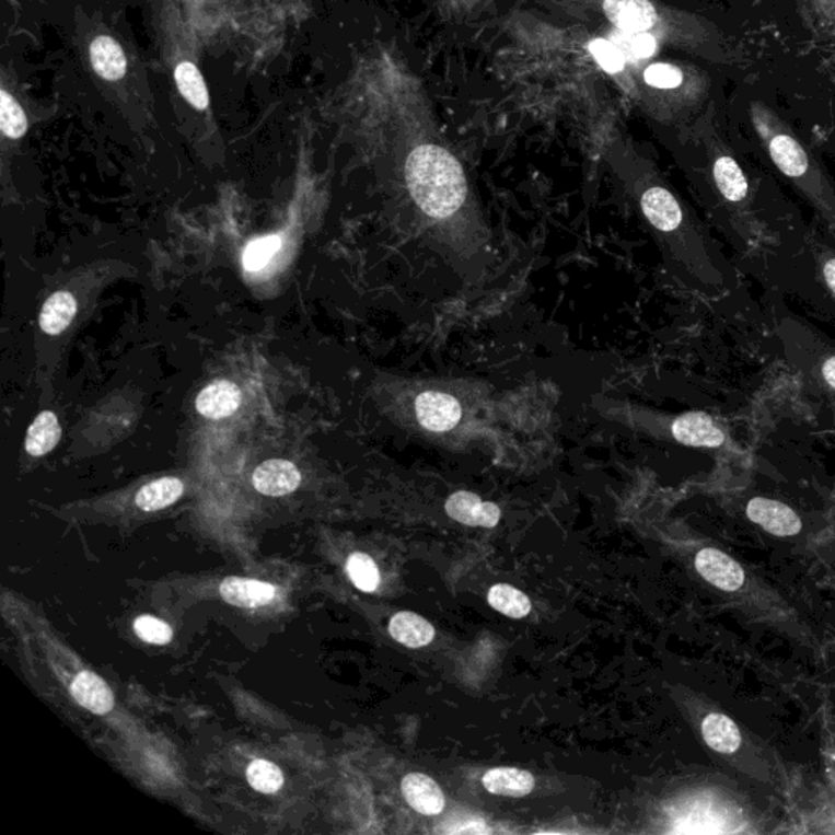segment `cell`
I'll return each mask as SVG.
<instances>
[{
  "mask_svg": "<svg viewBox=\"0 0 835 835\" xmlns=\"http://www.w3.org/2000/svg\"><path fill=\"white\" fill-rule=\"evenodd\" d=\"M751 119L775 167L793 183L835 235V185L823 165L764 103L752 102Z\"/></svg>",
  "mask_w": 835,
  "mask_h": 835,
  "instance_id": "obj_1",
  "label": "cell"
},
{
  "mask_svg": "<svg viewBox=\"0 0 835 835\" xmlns=\"http://www.w3.org/2000/svg\"><path fill=\"white\" fill-rule=\"evenodd\" d=\"M411 198L431 218H448L464 205L467 179L457 159L438 146H419L405 167Z\"/></svg>",
  "mask_w": 835,
  "mask_h": 835,
  "instance_id": "obj_2",
  "label": "cell"
},
{
  "mask_svg": "<svg viewBox=\"0 0 835 835\" xmlns=\"http://www.w3.org/2000/svg\"><path fill=\"white\" fill-rule=\"evenodd\" d=\"M671 432L675 441L688 448L718 449L728 441L723 426L701 411H688L675 418Z\"/></svg>",
  "mask_w": 835,
  "mask_h": 835,
  "instance_id": "obj_3",
  "label": "cell"
},
{
  "mask_svg": "<svg viewBox=\"0 0 835 835\" xmlns=\"http://www.w3.org/2000/svg\"><path fill=\"white\" fill-rule=\"evenodd\" d=\"M415 411L419 425L432 432L451 431L462 418V407L457 398L442 392H425L419 395Z\"/></svg>",
  "mask_w": 835,
  "mask_h": 835,
  "instance_id": "obj_4",
  "label": "cell"
},
{
  "mask_svg": "<svg viewBox=\"0 0 835 835\" xmlns=\"http://www.w3.org/2000/svg\"><path fill=\"white\" fill-rule=\"evenodd\" d=\"M746 512L752 522L778 537H791L803 527L800 515L790 506L768 498H754L747 502Z\"/></svg>",
  "mask_w": 835,
  "mask_h": 835,
  "instance_id": "obj_5",
  "label": "cell"
},
{
  "mask_svg": "<svg viewBox=\"0 0 835 835\" xmlns=\"http://www.w3.org/2000/svg\"><path fill=\"white\" fill-rule=\"evenodd\" d=\"M698 575L721 591L734 592L744 584L746 575L737 560L717 548H704L695 557Z\"/></svg>",
  "mask_w": 835,
  "mask_h": 835,
  "instance_id": "obj_6",
  "label": "cell"
},
{
  "mask_svg": "<svg viewBox=\"0 0 835 835\" xmlns=\"http://www.w3.org/2000/svg\"><path fill=\"white\" fill-rule=\"evenodd\" d=\"M445 512L454 521L471 527H497L501 519L500 506L482 500L471 491H457L445 501Z\"/></svg>",
  "mask_w": 835,
  "mask_h": 835,
  "instance_id": "obj_7",
  "label": "cell"
},
{
  "mask_svg": "<svg viewBox=\"0 0 835 835\" xmlns=\"http://www.w3.org/2000/svg\"><path fill=\"white\" fill-rule=\"evenodd\" d=\"M302 475L292 462L271 459L253 472V487L266 497H286L298 490Z\"/></svg>",
  "mask_w": 835,
  "mask_h": 835,
  "instance_id": "obj_8",
  "label": "cell"
},
{
  "mask_svg": "<svg viewBox=\"0 0 835 835\" xmlns=\"http://www.w3.org/2000/svg\"><path fill=\"white\" fill-rule=\"evenodd\" d=\"M604 12L625 32H650L658 23V12L650 0H604Z\"/></svg>",
  "mask_w": 835,
  "mask_h": 835,
  "instance_id": "obj_9",
  "label": "cell"
},
{
  "mask_svg": "<svg viewBox=\"0 0 835 835\" xmlns=\"http://www.w3.org/2000/svg\"><path fill=\"white\" fill-rule=\"evenodd\" d=\"M242 404V392L231 381H214L206 385L196 398V410L209 419L231 417Z\"/></svg>",
  "mask_w": 835,
  "mask_h": 835,
  "instance_id": "obj_10",
  "label": "cell"
},
{
  "mask_svg": "<svg viewBox=\"0 0 835 835\" xmlns=\"http://www.w3.org/2000/svg\"><path fill=\"white\" fill-rule=\"evenodd\" d=\"M219 591L228 604L244 608L263 607L278 598V588L275 584L247 578H225Z\"/></svg>",
  "mask_w": 835,
  "mask_h": 835,
  "instance_id": "obj_11",
  "label": "cell"
},
{
  "mask_svg": "<svg viewBox=\"0 0 835 835\" xmlns=\"http://www.w3.org/2000/svg\"><path fill=\"white\" fill-rule=\"evenodd\" d=\"M402 793L407 803L425 816H436L444 811L445 798L441 787L425 774H408L402 780Z\"/></svg>",
  "mask_w": 835,
  "mask_h": 835,
  "instance_id": "obj_12",
  "label": "cell"
},
{
  "mask_svg": "<svg viewBox=\"0 0 835 835\" xmlns=\"http://www.w3.org/2000/svg\"><path fill=\"white\" fill-rule=\"evenodd\" d=\"M71 695L85 710L95 715H106L115 707V695L105 681L93 672L84 671L76 675L71 684Z\"/></svg>",
  "mask_w": 835,
  "mask_h": 835,
  "instance_id": "obj_13",
  "label": "cell"
},
{
  "mask_svg": "<svg viewBox=\"0 0 835 835\" xmlns=\"http://www.w3.org/2000/svg\"><path fill=\"white\" fill-rule=\"evenodd\" d=\"M388 634L404 647L417 650L434 640V627L415 612H398L391 618Z\"/></svg>",
  "mask_w": 835,
  "mask_h": 835,
  "instance_id": "obj_14",
  "label": "cell"
},
{
  "mask_svg": "<svg viewBox=\"0 0 835 835\" xmlns=\"http://www.w3.org/2000/svg\"><path fill=\"white\" fill-rule=\"evenodd\" d=\"M482 784L490 793L514 798L532 793L535 787L534 775L515 767L491 768L484 775Z\"/></svg>",
  "mask_w": 835,
  "mask_h": 835,
  "instance_id": "obj_15",
  "label": "cell"
},
{
  "mask_svg": "<svg viewBox=\"0 0 835 835\" xmlns=\"http://www.w3.org/2000/svg\"><path fill=\"white\" fill-rule=\"evenodd\" d=\"M90 59L96 74L105 81H118L128 68L121 46L109 36H98L90 45Z\"/></svg>",
  "mask_w": 835,
  "mask_h": 835,
  "instance_id": "obj_16",
  "label": "cell"
},
{
  "mask_svg": "<svg viewBox=\"0 0 835 835\" xmlns=\"http://www.w3.org/2000/svg\"><path fill=\"white\" fill-rule=\"evenodd\" d=\"M78 314V301L68 291H58L45 302L39 314V327L45 334L61 335Z\"/></svg>",
  "mask_w": 835,
  "mask_h": 835,
  "instance_id": "obj_17",
  "label": "cell"
},
{
  "mask_svg": "<svg viewBox=\"0 0 835 835\" xmlns=\"http://www.w3.org/2000/svg\"><path fill=\"white\" fill-rule=\"evenodd\" d=\"M705 743L721 754H733L741 746V731L727 715L710 714L701 723Z\"/></svg>",
  "mask_w": 835,
  "mask_h": 835,
  "instance_id": "obj_18",
  "label": "cell"
},
{
  "mask_svg": "<svg viewBox=\"0 0 835 835\" xmlns=\"http://www.w3.org/2000/svg\"><path fill=\"white\" fill-rule=\"evenodd\" d=\"M61 434L58 417L53 411H43L30 425L28 432H26V452L33 457H43L58 445Z\"/></svg>",
  "mask_w": 835,
  "mask_h": 835,
  "instance_id": "obj_19",
  "label": "cell"
},
{
  "mask_svg": "<svg viewBox=\"0 0 835 835\" xmlns=\"http://www.w3.org/2000/svg\"><path fill=\"white\" fill-rule=\"evenodd\" d=\"M185 494V485L179 478L165 477L142 487L136 495V505L142 511H159L178 501Z\"/></svg>",
  "mask_w": 835,
  "mask_h": 835,
  "instance_id": "obj_20",
  "label": "cell"
},
{
  "mask_svg": "<svg viewBox=\"0 0 835 835\" xmlns=\"http://www.w3.org/2000/svg\"><path fill=\"white\" fill-rule=\"evenodd\" d=\"M488 602L495 611L511 618H524L531 614L532 604L524 592L511 584H495L488 592Z\"/></svg>",
  "mask_w": 835,
  "mask_h": 835,
  "instance_id": "obj_21",
  "label": "cell"
},
{
  "mask_svg": "<svg viewBox=\"0 0 835 835\" xmlns=\"http://www.w3.org/2000/svg\"><path fill=\"white\" fill-rule=\"evenodd\" d=\"M175 81L182 95L195 108L205 109L208 106V89L202 81L201 72L193 62H182V65L176 66Z\"/></svg>",
  "mask_w": 835,
  "mask_h": 835,
  "instance_id": "obj_22",
  "label": "cell"
},
{
  "mask_svg": "<svg viewBox=\"0 0 835 835\" xmlns=\"http://www.w3.org/2000/svg\"><path fill=\"white\" fill-rule=\"evenodd\" d=\"M612 43L624 53L625 59H648L657 53V38L650 32H625L617 30Z\"/></svg>",
  "mask_w": 835,
  "mask_h": 835,
  "instance_id": "obj_23",
  "label": "cell"
},
{
  "mask_svg": "<svg viewBox=\"0 0 835 835\" xmlns=\"http://www.w3.org/2000/svg\"><path fill=\"white\" fill-rule=\"evenodd\" d=\"M346 573H348L352 584L362 592H374L381 584L378 565L369 555L361 554V552L349 555L348 561H346Z\"/></svg>",
  "mask_w": 835,
  "mask_h": 835,
  "instance_id": "obj_24",
  "label": "cell"
},
{
  "mask_svg": "<svg viewBox=\"0 0 835 835\" xmlns=\"http://www.w3.org/2000/svg\"><path fill=\"white\" fill-rule=\"evenodd\" d=\"M247 780L253 790L265 795L276 793L285 784V777H282V772L279 770L278 765L271 764L265 758H256L248 765Z\"/></svg>",
  "mask_w": 835,
  "mask_h": 835,
  "instance_id": "obj_25",
  "label": "cell"
},
{
  "mask_svg": "<svg viewBox=\"0 0 835 835\" xmlns=\"http://www.w3.org/2000/svg\"><path fill=\"white\" fill-rule=\"evenodd\" d=\"M0 126H2L3 135L10 139L22 138L28 129L25 113L5 90L0 92Z\"/></svg>",
  "mask_w": 835,
  "mask_h": 835,
  "instance_id": "obj_26",
  "label": "cell"
},
{
  "mask_svg": "<svg viewBox=\"0 0 835 835\" xmlns=\"http://www.w3.org/2000/svg\"><path fill=\"white\" fill-rule=\"evenodd\" d=\"M281 248V237L279 235H266V237L256 239L244 252V268L247 271H259L265 268L272 256Z\"/></svg>",
  "mask_w": 835,
  "mask_h": 835,
  "instance_id": "obj_27",
  "label": "cell"
},
{
  "mask_svg": "<svg viewBox=\"0 0 835 835\" xmlns=\"http://www.w3.org/2000/svg\"><path fill=\"white\" fill-rule=\"evenodd\" d=\"M813 256L824 291L835 304V248L824 241H813Z\"/></svg>",
  "mask_w": 835,
  "mask_h": 835,
  "instance_id": "obj_28",
  "label": "cell"
},
{
  "mask_svg": "<svg viewBox=\"0 0 835 835\" xmlns=\"http://www.w3.org/2000/svg\"><path fill=\"white\" fill-rule=\"evenodd\" d=\"M589 51L594 56L598 65L608 74H617V72L624 71L627 59H625L624 53L611 39H594L589 45Z\"/></svg>",
  "mask_w": 835,
  "mask_h": 835,
  "instance_id": "obj_29",
  "label": "cell"
},
{
  "mask_svg": "<svg viewBox=\"0 0 835 835\" xmlns=\"http://www.w3.org/2000/svg\"><path fill=\"white\" fill-rule=\"evenodd\" d=\"M135 631L142 641L151 645H169L173 638V630L167 622L152 615L136 618Z\"/></svg>",
  "mask_w": 835,
  "mask_h": 835,
  "instance_id": "obj_30",
  "label": "cell"
},
{
  "mask_svg": "<svg viewBox=\"0 0 835 835\" xmlns=\"http://www.w3.org/2000/svg\"><path fill=\"white\" fill-rule=\"evenodd\" d=\"M645 81L654 89H677L684 82L681 69L672 65H653L645 71Z\"/></svg>",
  "mask_w": 835,
  "mask_h": 835,
  "instance_id": "obj_31",
  "label": "cell"
},
{
  "mask_svg": "<svg viewBox=\"0 0 835 835\" xmlns=\"http://www.w3.org/2000/svg\"><path fill=\"white\" fill-rule=\"evenodd\" d=\"M813 374L826 391L835 395V349H827L814 358Z\"/></svg>",
  "mask_w": 835,
  "mask_h": 835,
  "instance_id": "obj_32",
  "label": "cell"
}]
</instances>
